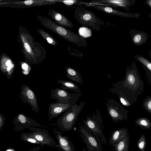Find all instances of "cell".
I'll return each instance as SVG.
<instances>
[{"mask_svg":"<svg viewBox=\"0 0 151 151\" xmlns=\"http://www.w3.org/2000/svg\"><path fill=\"white\" fill-rule=\"evenodd\" d=\"M112 85L113 87L109 89L110 92L125 98L132 105L137 101L138 96L144 91V85L135 60L130 66H127L124 79Z\"/></svg>","mask_w":151,"mask_h":151,"instance_id":"cell-1","label":"cell"},{"mask_svg":"<svg viewBox=\"0 0 151 151\" xmlns=\"http://www.w3.org/2000/svg\"><path fill=\"white\" fill-rule=\"evenodd\" d=\"M74 12L75 19L82 26L98 31L104 25L105 23L103 20L82 6L76 7Z\"/></svg>","mask_w":151,"mask_h":151,"instance_id":"cell-2","label":"cell"},{"mask_svg":"<svg viewBox=\"0 0 151 151\" xmlns=\"http://www.w3.org/2000/svg\"><path fill=\"white\" fill-rule=\"evenodd\" d=\"M85 104L84 102H80L79 105L76 104L66 111L57 120L58 127L63 131L71 130Z\"/></svg>","mask_w":151,"mask_h":151,"instance_id":"cell-3","label":"cell"},{"mask_svg":"<svg viewBox=\"0 0 151 151\" xmlns=\"http://www.w3.org/2000/svg\"><path fill=\"white\" fill-rule=\"evenodd\" d=\"M82 122L85 126L91 130L95 137L101 143L106 144L107 142L103 133L101 127L104 129L102 122V116L98 109L92 116H87L86 120L82 119Z\"/></svg>","mask_w":151,"mask_h":151,"instance_id":"cell-4","label":"cell"},{"mask_svg":"<svg viewBox=\"0 0 151 151\" xmlns=\"http://www.w3.org/2000/svg\"><path fill=\"white\" fill-rule=\"evenodd\" d=\"M106 99L107 111L113 122H118L123 120L127 121L128 111L114 98H111L109 99L106 98Z\"/></svg>","mask_w":151,"mask_h":151,"instance_id":"cell-5","label":"cell"},{"mask_svg":"<svg viewBox=\"0 0 151 151\" xmlns=\"http://www.w3.org/2000/svg\"><path fill=\"white\" fill-rule=\"evenodd\" d=\"M36 17L42 25L66 40L69 41L73 38L74 33L71 31L59 25L49 19L39 15Z\"/></svg>","mask_w":151,"mask_h":151,"instance_id":"cell-6","label":"cell"},{"mask_svg":"<svg viewBox=\"0 0 151 151\" xmlns=\"http://www.w3.org/2000/svg\"><path fill=\"white\" fill-rule=\"evenodd\" d=\"M29 130L32 132L29 133L42 144L49 146L58 147V145L48 132L44 129L38 127H31Z\"/></svg>","mask_w":151,"mask_h":151,"instance_id":"cell-7","label":"cell"},{"mask_svg":"<svg viewBox=\"0 0 151 151\" xmlns=\"http://www.w3.org/2000/svg\"><path fill=\"white\" fill-rule=\"evenodd\" d=\"M13 122L15 125L14 130L17 132H20L31 127H45V126L41 125L35 120L21 113L14 118Z\"/></svg>","mask_w":151,"mask_h":151,"instance_id":"cell-8","label":"cell"},{"mask_svg":"<svg viewBox=\"0 0 151 151\" xmlns=\"http://www.w3.org/2000/svg\"><path fill=\"white\" fill-rule=\"evenodd\" d=\"M21 90L19 97L21 101L29 104L32 110L37 113L40 109L35 94L28 86L24 84L22 85Z\"/></svg>","mask_w":151,"mask_h":151,"instance_id":"cell-9","label":"cell"},{"mask_svg":"<svg viewBox=\"0 0 151 151\" xmlns=\"http://www.w3.org/2000/svg\"><path fill=\"white\" fill-rule=\"evenodd\" d=\"M82 93H70L68 91L59 88L52 89L50 98L55 100L56 103H67L77 99H79Z\"/></svg>","mask_w":151,"mask_h":151,"instance_id":"cell-10","label":"cell"},{"mask_svg":"<svg viewBox=\"0 0 151 151\" xmlns=\"http://www.w3.org/2000/svg\"><path fill=\"white\" fill-rule=\"evenodd\" d=\"M136 3L135 0H94L88 3V4L94 5L110 7H119L125 10L130 11L129 7Z\"/></svg>","mask_w":151,"mask_h":151,"instance_id":"cell-11","label":"cell"},{"mask_svg":"<svg viewBox=\"0 0 151 151\" xmlns=\"http://www.w3.org/2000/svg\"><path fill=\"white\" fill-rule=\"evenodd\" d=\"M79 99H76L67 103H51L48 108V114L50 121L57 117L74 105Z\"/></svg>","mask_w":151,"mask_h":151,"instance_id":"cell-12","label":"cell"},{"mask_svg":"<svg viewBox=\"0 0 151 151\" xmlns=\"http://www.w3.org/2000/svg\"><path fill=\"white\" fill-rule=\"evenodd\" d=\"M54 133L59 151H75L74 146L68 137L63 136L62 132L55 129L54 130Z\"/></svg>","mask_w":151,"mask_h":151,"instance_id":"cell-13","label":"cell"},{"mask_svg":"<svg viewBox=\"0 0 151 151\" xmlns=\"http://www.w3.org/2000/svg\"><path fill=\"white\" fill-rule=\"evenodd\" d=\"M78 130L79 132L85 137L88 142L96 151H102L101 142L95 137L88 127L82 125L78 127Z\"/></svg>","mask_w":151,"mask_h":151,"instance_id":"cell-14","label":"cell"},{"mask_svg":"<svg viewBox=\"0 0 151 151\" xmlns=\"http://www.w3.org/2000/svg\"><path fill=\"white\" fill-rule=\"evenodd\" d=\"M86 6L111 15H116L122 17L139 19L141 15L140 13H130L119 11L108 6L89 4H87Z\"/></svg>","mask_w":151,"mask_h":151,"instance_id":"cell-15","label":"cell"},{"mask_svg":"<svg viewBox=\"0 0 151 151\" xmlns=\"http://www.w3.org/2000/svg\"><path fill=\"white\" fill-rule=\"evenodd\" d=\"M0 70L7 79H9L13 76L15 69V65L8 57L4 56L1 57L0 62Z\"/></svg>","mask_w":151,"mask_h":151,"instance_id":"cell-16","label":"cell"},{"mask_svg":"<svg viewBox=\"0 0 151 151\" xmlns=\"http://www.w3.org/2000/svg\"><path fill=\"white\" fill-rule=\"evenodd\" d=\"M48 15L58 24L63 26L72 28L74 25L72 22L63 14L52 9H49Z\"/></svg>","mask_w":151,"mask_h":151,"instance_id":"cell-17","label":"cell"},{"mask_svg":"<svg viewBox=\"0 0 151 151\" xmlns=\"http://www.w3.org/2000/svg\"><path fill=\"white\" fill-rule=\"evenodd\" d=\"M129 33L133 44L136 46L141 45L146 43L149 36L147 33L136 29H130Z\"/></svg>","mask_w":151,"mask_h":151,"instance_id":"cell-18","label":"cell"},{"mask_svg":"<svg viewBox=\"0 0 151 151\" xmlns=\"http://www.w3.org/2000/svg\"><path fill=\"white\" fill-rule=\"evenodd\" d=\"M128 133V129L125 128L113 131L109 140V144L113 146L122 140Z\"/></svg>","mask_w":151,"mask_h":151,"instance_id":"cell-19","label":"cell"},{"mask_svg":"<svg viewBox=\"0 0 151 151\" xmlns=\"http://www.w3.org/2000/svg\"><path fill=\"white\" fill-rule=\"evenodd\" d=\"M67 73L66 76L72 81L76 82L81 84L83 83L82 77L79 72L72 67L67 66L65 68Z\"/></svg>","mask_w":151,"mask_h":151,"instance_id":"cell-20","label":"cell"},{"mask_svg":"<svg viewBox=\"0 0 151 151\" xmlns=\"http://www.w3.org/2000/svg\"><path fill=\"white\" fill-rule=\"evenodd\" d=\"M58 82L61 85V89L63 90H68L76 93H82L79 86L74 82L63 80H58Z\"/></svg>","mask_w":151,"mask_h":151,"instance_id":"cell-21","label":"cell"},{"mask_svg":"<svg viewBox=\"0 0 151 151\" xmlns=\"http://www.w3.org/2000/svg\"><path fill=\"white\" fill-rule=\"evenodd\" d=\"M53 1L49 0H26L23 1L12 2L14 4L18 6H27V7L40 6L47 4H54Z\"/></svg>","mask_w":151,"mask_h":151,"instance_id":"cell-22","label":"cell"},{"mask_svg":"<svg viewBox=\"0 0 151 151\" xmlns=\"http://www.w3.org/2000/svg\"><path fill=\"white\" fill-rule=\"evenodd\" d=\"M129 143V133L122 140L113 145L114 151H128Z\"/></svg>","mask_w":151,"mask_h":151,"instance_id":"cell-23","label":"cell"},{"mask_svg":"<svg viewBox=\"0 0 151 151\" xmlns=\"http://www.w3.org/2000/svg\"><path fill=\"white\" fill-rule=\"evenodd\" d=\"M135 124L144 129H150L151 122L147 118L142 117L137 119L135 121Z\"/></svg>","mask_w":151,"mask_h":151,"instance_id":"cell-24","label":"cell"},{"mask_svg":"<svg viewBox=\"0 0 151 151\" xmlns=\"http://www.w3.org/2000/svg\"><path fill=\"white\" fill-rule=\"evenodd\" d=\"M20 138L21 140L26 142L37 144L41 146L42 147L44 146V145L42 144L37 141L33 136L30 135L29 133L23 132L21 133L20 134Z\"/></svg>","mask_w":151,"mask_h":151,"instance_id":"cell-25","label":"cell"},{"mask_svg":"<svg viewBox=\"0 0 151 151\" xmlns=\"http://www.w3.org/2000/svg\"><path fill=\"white\" fill-rule=\"evenodd\" d=\"M135 58L142 65H143L151 71V62L142 55H136Z\"/></svg>","mask_w":151,"mask_h":151,"instance_id":"cell-26","label":"cell"},{"mask_svg":"<svg viewBox=\"0 0 151 151\" xmlns=\"http://www.w3.org/2000/svg\"><path fill=\"white\" fill-rule=\"evenodd\" d=\"M37 31L42 35L44 39L47 40L48 43L54 46H56L57 45V42L54 39L44 30L41 29H38L37 30Z\"/></svg>","mask_w":151,"mask_h":151,"instance_id":"cell-27","label":"cell"},{"mask_svg":"<svg viewBox=\"0 0 151 151\" xmlns=\"http://www.w3.org/2000/svg\"><path fill=\"white\" fill-rule=\"evenodd\" d=\"M65 4L68 6H74L75 5L80 6H82V4L87 5L88 3L86 2L83 1L79 0H69L62 1Z\"/></svg>","mask_w":151,"mask_h":151,"instance_id":"cell-28","label":"cell"},{"mask_svg":"<svg viewBox=\"0 0 151 151\" xmlns=\"http://www.w3.org/2000/svg\"><path fill=\"white\" fill-rule=\"evenodd\" d=\"M147 145V142L145 135L144 134H142L137 141V147L141 151H144Z\"/></svg>","mask_w":151,"mask_h":151,"instance_id":"cell-29","label":"cell"},{"mask_svg":"<svg viewBox=\"0 0 151 151\" xmlns=\"http://www.w3.org/2000/svg\"><path fill=\"white\" fill-rule=\"evenodd\" d=\"M142 106L149 114H151V96H148L144 99Z\"/></svg>","mask_w":151,"mask_h":151,"instance_id":"cell-30","label":"cell"},{"mask_svg":"<svg viewBox=\"0 0 151 151\" xmlns=\"http://www.w3.org/2000/svg\"><path fill=\"white\" fill-rule=\"evenodd\" d=\"M81 137L82 139L84 142L87 148L89 151H96V150L88 142L85 137L79 132Z\"/></svg>","mask_w":151,"mask_h":151,"instance_id":"cell-31","label":"cell"},{"mask_svg":"<svg viewBox=\"0 0 151 151\" xmlns=\"http://www.w3.org/2000/svg\"><path fill=\"white\" fill-rule=\"evenodd\" d=\"M21 65L22 73L24 75H27L29 74L31 70V67L25 63H22Z\"/></svg>","mask_w":151,"mask_h":151,"instance_id":"cell-32","label":"cell"},{"mask_svg":"<svg viewBox=\"0 0 151 151\" xmlns=\"http://www.w3.org/2000/svg\"><path fill=\"white\" fill-rule=\"evenodd\" d=\"M120 101L124 106L129 107L132 105L131 103L127 99L120 95H117Z\"/></svg>","mask_w":151,"mask_h":151,"instance_id":"cell-33","label":"cell"},{"mask_svg":"<svg viewBox=\"0 0 151 151\" xmlns=\"http://www.w3.org/2000/svg\"><path fill=\"white\" fill-rule=\"evenodd\" d=\"M142 65L145 71V75L148 80V84L151 87V71L144 66Z\"/></svg>","mask_w":151,"mask_h":151,"instance_id":"cell-34","label":"cell"},{"mask_svg":"<svg viewBox=\"0 0 151 151\" xmlns=\"http://www.w3.org/2000/svg\"><path fill=\"white\" fill-rule=\"evenodd\" d=\"M6 117L2 114H0V130H1L4 126Z\"/></svg>","mask_w":151,"mask_h":151,"instance_id":"cell-35","label":"cell"},{"mask_svg":"<svg viewBox=\"0 0 151 151\" xmlns=\"http://www.w3.org/2000/svg\"><path fill=\"white\" fill-rule=\"evenodd\" d=\"M41 148V147L40 146H35L32 149L28 151H40Z\"/></svg>","mask_w":151,"mask_h":151,"instance_id":"cell-36","label":"cell"},{"mask_svg":"<svg viewBox=\"0 0 151 151\" xmlns=\"http://www.w3.org/2000/svg\"><path fill=\"white\" fill-rule=\"evenodd\" d=\"M144 4L151 7V0H147L145 1Z\"/></svg>","mask_w":151,"mask_h":151,"instance_id":"cell-37","label":"cell"},{"mask_svg":"<svg viewBox=\"0 0 151 151\" xmlns=\"http://www.w3.org/2000/svg\"><path fill=\"white\" fill-rule=\"evenodd\" d=\"M6 151H15L14 149L11 147H9Z\"/></svg>","mask_w":151,"mask_h":151,"instance_id":"cell-38","label":"cell"},{"mask_svg":"<svg viewBox=\"0 0 151 151\" xmlns=\"http://www.w3.org/2000/svg\"><path fill=\"white\" fill-rule=\"evenodd\" d=\"M148 52L149 54L150 58H151V51H148Z\"/></svg>","mask_w":151,"mask_h":151,"instance_id":"cell-39","label":"cell"},{"mask_svg":"<svg viewBox=\"0 0 151 151\" xmlns=\"http://www.w3.org/2000/svg\"><path fill=\"white\" fill-rule=\"evenodd\" d=\"M82 151H87L86 149L85 148H83L82 150Z\"/></svg>","mask_w":151,"mask_h":151,"instance_id":"cell-40","label":"cell"},{"mask_svg":"<svg viewBox=\"0 0 151 151\" xmlns=\"http://www.w3.org/2000/svg\"><path fill=\"white\" fill-rule=\"evenodd\" d=\"M148 17L151 18V14L148 16Z\"/></svg>","mask_w":151,"mask_h":151,"instance_id":"cell-41","label":"cell"}]
</instances>
